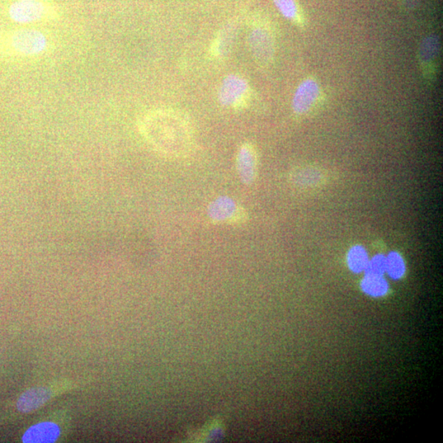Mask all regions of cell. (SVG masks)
Wrapping results in <instances>:
<instances>
[{
  "label": "cell",
  "mask_w": 443,
  "mask_h": 443,
  "mask_svg": "<svg viewBox=\"0 0 443 443\" xmlns=\"http://www.w3.org/2000/svg\"><path fill=\"white\" fill-rule=\"evenodd\" d=\"M139 129L157 152L168 157H186L194 143L189 121L180 112L171 110L148 112L140 120Z\"/></svg>",
  "instance_id": "6da1fadb"
},
{
  "label": "cell",
  "mask_w": 443,
  "mask_h": 443,
  "mask_svg": "<svg viewBox=\"0 0 443 443\" xmlns=\"http://www.w3.org/2000/svg\"><path fill=\"white\" fill-rule=\"evenodd\" d=\"M9 16L18 23L50 20L57 16V8L52 0H14Z\"/></svg>",
  "instance_id": "7a4b0ae2"
},
{
  "label": "cell",
  "mask_w": 443,
  "mask_h": 443,
  "mask_svg": "<svg viewBox=\"0 0 443 443\" xmlns=\"http://www.w3.org/2000/svg\"><path fill=\"white\" fill-rule=\"evenodd\" d=\"M322 98V87L318 80L311 77L305 78L296 89L292 110L296 115H307L321 103Z\"/></svg>",
  "instance_id": "3957f363"
},
{
  "label": "cell",
  "mask_w": 443,
  "mask_h": 443,
  "mask_svg": "<svg viewBox=\"0 0 443 443\" xmlns=\"http://www.w3.org/2000/svg\"><path fill=\"white\" fill-rule=\"evenodd\" d=\"M208 216L215 223L242 224L247 214L237 201L229 196L217 198L209 206Z\"/></svg>",
  "instance_id": "277c9868"
},
{
  "label": "cell",
  "mask_w": 443,
  "mask_h": 443,
  "mask_svg": "<svg viewBox=\"0 0 443 443\" xmlns=\"http://www.w3.org/2000/svg\"><path fill=\"white\" fill-rule=\"evenodd\" d=\"M249 45L259 63L268 64L271 62L275 51V37L268 27H254L249 32Z\"/></svg>",
  "instance_id": "5b68a950"
},
{
  "label": "cell",
  "mask_w": 443,
  "mask_h": 443,
  "mask_svg": "<svg viewBox=\"0 0 443 443\" xmlns=\"http://www.w3.org/2000/svg\"><path fill=\"white\" fill-rule=\"evenodd\" d=\"M11 45L17 53L24 56L41 54L47 47L43 33L33 29H22L13 33Z\"/></svg>",
  "instance_id": "8992f818"
},
{
  "label": "cell",
  "mask_w": 443,
  "mask_h": 443,
  "mask_svg": "<svg viewBox=\"0 0 443 443\" xmlns=\"http://www.w3.org/2000/svg\"><path fill=\"white\" fill-rule=\"evenodd\" d=\"M249 89L246 80L237 75H230L221 84L219 101L225 107L241 106L248 98Z\"/></svg>",
  "instance_id": "52a82bcc"
},
{
  "label": "cell",
  "mask_w": 443,
  "mask_h": 443,
  "mask_svg": "<svg viewBox=\"0 0 443 443\" xmlns=\"http://www.w3.org/2000/svg\"><path fill=\"white\" fill-rule=\"evenodd\" d=\"M258 157L256 149L251 144H244L239 149L237 167L243 183L252 184L257 176Z\"/></svg>",
  "instance_id": "ba28073f"
},
{
  "label": "cell",
  "mask_w": 443,
  "mask_h": 443,
  "mask_svg": "<svg viewBox=\"0 0 443 443\" xmlns=\"http://www.w3.org/2000/svg\"><path fill=\"white\" fill-rule=\"evenodd\" d=\"M52 393L46 386H36L22 393L17 402L18 412L27 414L36 411L51 398Z\"/></svg>",
  "instance_id": "9c48e42d"
},
{
  "label": "cell",
  "mask_w": 443,
  "mask_h": 443,
  "mask_svg": "<svg viewBox=\"0 0 443 443\" xmlns=\"http://www.w3.org/2000/svg\"><path fill=\"white\" fill-rule=\"evenodd\" d=\"M60 428L52 422L36 424L28 428L22 437L24 443H51L59 440Z\"/></svg>",
  "instance_id": "30bf717a"
},
{
  "label": "cell",
  "mask_w": 443,
  "mask_h": 443,
  "mask_svg": "<svg viewBox=\"0 0 443 443\" xmlns=\"http://www.w3.org/2000/svg\"><path fill=\"white\" fill-rule=\"evenodd\" d=\"M440 49V39L437 36H428L422 41L419 50V59L421 68L427 74L433 73Z\"/></svg>",
  "instance_id": "8fae6325"
},
{
  "label": "cell",
  "mask_w": 443,
  "mask_h": 443,
  "mask_svg": "<svg viewBox=\"0 0 443 443\" xmlns=\"http://www.w3.org/2000/svg\"><path fill=\"white\" fill-rule=\"evenodd\" d=\"M275 6L282 15L296 25L303 27L305 24V17L296 0H273Z\"/></svg>",
  "instance_id": "7c38bea8"
},
{
  "label": "cell",
  "mask_w": 443,
  "mask_h": 443,
  "mask_svg": "<svg viewBox=\"0 0 443 443\" xmlns=\"http://www.w3.org/2000/svg\"><path fill=\"white\" fill-rule=\"evenodd\" d=\"M361 287L366 294L375 298L383 296L388 291V282L385 281L383 276L365 275L361 282Z\"/></svg>",
  "instance_id": "4fadbf2b"
},
{
  "label": "cell",
  "mask_w": 443,
  "mask_h": 443,
  "mask_svg": "<svg viewBox=\"0 0 443 443\" xmlns=\"http://www.w3.org/2000/svg\"><path fill=\"white\" fill-rule=\"evenodd\" d=\"M348 266L354 273H361L365 270L369 257L364 247L356 246L350 249L347 256Z\"/></svg>",
  "instance_id": "5bb4252c"
},
{
  "label": "cell",
  "mask_w": 443,
  "mask_h": 443,
  "mask_svg": "<svg viewBox=\"0 0 443 443\" xmlns=\"http://www.w3.org/2000/svg\"><path fill=\"white\" fill-rule=\"evenodd\" d=\"M386 258V272L393 279H399L404 275L405 266L402 256L397 252H391Z\"/></svg>",
  "instance_id": "9a60e30c"
},
{
  "label": "cell",
  "mask_w": 443,
  "mask_h": 443,
  "mask_svg": "<svg viewBox=\"0 0 443 443\" xmlns=\"http://www.w3.org/2000/svg\"><path fill=\"white\" fill-rule=\"evenodd\" d=\"M386 258L383 254L375 256L368 262L365 270V275L383 276L386 272Z\"/></svg>",
  "instance_id": "2e32d148"
}]
</instances>
